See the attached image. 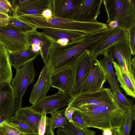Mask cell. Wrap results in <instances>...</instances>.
<instances>
[{
  "label": "cell",
  "mask_w": 135,
  "mask_h": 135,
  "mask_svg": "<svg viewBox=\"0 0 135 135\" xmlns=\"http://www.w3.org/2000/svg\"><path fill=\"white\" fill-rule=\"evenodd\" d=\"M72 120L74 124L76 126L83 127H88L81 113L76 110L72 116Z\"/></svg>",
  "instance_id": "cell-35"
},
{
  "label": "cell",
  "mask_w": 135,
  "mask_h": 135,
  "mask_svg": "<svg viewBox=\"0 0 135 135\" xmlns=\"http://www.w3.org/2000/svg\"><path fill=\"white\" fill-rule=\"evenodd\" d=\"M44 135H55L53 131L50 129V127L46 121V129Z\"/></svg>",
  "instance_id": "cell-43"
},
{
  "label": "cell",
  "mask_w": 135,
  "mask_h": 135,
  "mask_svg": "<svg viewBox=\"0 0 135 135\" xmlns=\"http://www.w3.org/2000/svg\"><path fill=\"white\" fill-rule=\"evenodd\" d=\"M104 53L123 70L133 73L131 64L132 54L128 40L117 42L107 49Z\"/></svg>",
  "instance_id": "cell-9"
},
{
  "label": "cell",
  "mask_w": 135,
  "mask_h": 135,
  "mask_svg": "<svg viewBox=\"0 0 135 135\" xmlns=\"http://www.w3.org/2000/svg\"><path fill=\"white\" fill-rule=\"evenodd\" d=\"M108 26L109 28H114L118 26V23L116 21H113L108 23Z\"/></svg>",
  "instance_id": "cell-45"
},
{
  "label": "cell",
  "mask_w": 135,
  "mask_h": 135,
  "mask_svg": "<svg viewBox=\"0 0 135 135\" xmlns=\"http://www.w3.org/2000/svg\"><path fill=\"white\" fill-rule=\"evenodd\" d=\"M9 17V15L0 13V26H5L8 24V20Z\"/></svg>",
  "instance_id": "cell-39"
},
{
  "label": "cell",
  "mask_w": 135,
  "mask_h": 135,
  "mask_svg": "<svg viewBox=\"0 0 135 135\" xmlns=\"http://www.w3.org/2000/svg\"><path fill=\"white\" fill-rule=\"evenodd\" d=\"M46 114H42L38 127V135H44L45 133L46 125Z\"/></svg>",
  "instance_id": "cell-36"
},
{
  "label": "cell",
  "mask_w": 135,
  "mask_h": 135,
  "mask_svg": "<svg viewBox=\"0 0 135 135\" xmlns=\"http://www.w3.org/2000/svg\"><path fill=\"white\" fill-rule=\"evenodd\" d=\"M16 98L14 95L11 98L8 106L0 115V124L14 116L17 110L15 106Z\"/></svg>",
  "instance_id": "cell-31"
},
{
  "label": "cell",
  "mask_w": 135,
  "mask_h": 135,
  "mask_svg": "<svg viewBox=\"0 0 135 135\" xmlns=\"http://www.w3.org/2000/svg\"><path fill=\"white\" fill-rule=\"evenodd\" d=\"M42 33L52 39L54 42L58 40L66 39L72 41L79 38L86 34L74 31L52 28H41Z\"/></svg>",
  "instance_id": "cell-20"
},
{
  "label": "cell",
  "mask_w": 135,
  "mask_h": 135,
  "mask_svg": "<svg viewBox=\"0 0 135 135\" xmlns=\"http://www.w3.org/2000/svg\"><path fill=\"white\" fill-rule=\"evenodd\" d=\"M56 133L57 135H74L71 133L61 128H59L57 129Z\"/></svg>",
  "instance_id": "cell-41"
},
{
  "label": "cell",
  "mask_w": 135,
  "mask_h": 135,
  "mask_svg": "<svg viewBox=\"0 0 135 135\" xmlns=\"http://www.w3.org/2000/svg\"><path fill=\"white\" fill-rule=\"evenodd\" d=\"M72 98L70 95L59 91L54 95L45 96L30 107L40 114H51L64 107L68 105Z\"/></svg>",
  "instance_id": "cell-8"
},
{
  "label": "cell",
  "mask_w": 135,
  "mask_h": 135,
  "mask_svg": "<svg viewBox=\"0 0 135 135\" xmlns=\"http://www.w3.org/2000/svg\"><path fill=\"white\" fill-rule=\"evenodd\" d=\"M112 130V135H123L121 128H116L113 129Z\"/></svg>",
  "instance_id": "cell-44"
},
{
  "label": "cell",
  "mask_w": 135,
  "mask_h": 135,
  "mask_svg": "<svg viewBox=\"0 0 135 135\" xmlns=\"http://www.w3.org/2000/svg\"><path fill=\"white\" fill-rule=\"evenodd\" d=\"M103 135H112V132L111 129H106L103 130Z\"/></svg>",
  "instance_id": "cell-46"
},
{
  "label": "cell",
  "mask_w": 135,
  "mask_h": 135,
  "mask_svg": "<svg viewBox=\"0 0 135 135\" xmlns=\"http://www.w3.org/2000/svg\"><path fill=\"white\" fill-rule=\"evenodd\" d=\"M107 80L105 72L98 60L93 59L89 74L79 94L100 90Z\"/></svg>",
  "instance_id": "cell-10"
},
{
  "label": "cell",
  "mask_w": 135,
  "mask_h": 135,
  "mask_svg": "<svg viewBox=\"0 0 135 135\" xmlns=\"http://www.w3.org/2000/svg\"><path fill=\"white\" fill-rule=\"evenodd\" d=\"M131 64L132 67V71L133 74L135 75V58L134 57L131 61Z\"/></svg>",
  "instance_id": "cell-47"
},
{
  "label": "cell",
  "mask_w": 135,
  "mask_h": 135,
  "mask_svg": "<svg viewBox=\"0 0 135 135\" xmlns=\"http://www.w3.org/2000/svg\"><path fill=\"white\" fill-rule=\"evenodd\" d=\"M99 42L95 33L86 34L65 45L54 42L50 49L48 64L52 74L63 68L73 66L86 50L90 52Z\"/></svg>",
  "instance_id": "cell-1"
},
{
  "label": "cell",
  "mask_w": 135,
  "mask_h": 135,
  "mask_svg": "<svg viewBox=\"0 0 135 135\" xmlns=\"http://www.w3.org/2000/svg\"><path fill=\"white\" fill-rule=\"evenodd\" d=\"M103 3L107 23L116 21L118 27L127 31L135 23V0H103Z\"/></svg>",
  "instance_id": "cell-4"
},
{
  "label": "cell",
  "mask_w": 135,
  "mask_h": 135,
  "mask_svg": "<svg viewBox=\"0 0 135 135\" xmlns=\"http://www.w3.org/2000/svg\"><path fill=\"white\" fill-rule=\"evenodd\" d=\"M0 130L5 135H25L6 121L0 124Z\"/></svg>",
  "instance_id": "cell-32"
},
{
  "label": "cell",
  "mask_w": 135,
  "mask_h": 135,
  "mask_svg": "<svg viewBox=\"0 0 135 135\" xmlns=\"http://www.w3.org/2000/svg\"><path fill=\"white\" fill-rule=\"evenodd\" d=\"M12 79L9 53L5 47L0 43V83L5 82L10 84Z\"/></svg>",
  "instance_id": "cell-21"
},
{
  "label": "cell",
  "mask_w": 135,
  "mask_h": 135,
  "mask_svg": "<svg viewBox=\"0 0 135 135\" xmlns=\"http://www.w3.org/2000/svg\"><path fill=\"white\" fill-rule=\"evenodd\" d=\"M0 43L9 54L20 52L29 48L26 34L9 24L0 26Z\"/></svg>",
  "instance_id": "cell-7"
},
{
  "label": "cell",
  "mask_w": 135,
  "mask_h": 135,
  "mask_svg": "<svg viewBox=\"0 0 135 135\" xmlns=\"http://www.w3.org/2000/svg\"><path fill=\"white\" fill-rule=\"evenodd\" d=\"M25 51L20 52L9 54L11 66L17 70L30 61H33L40 53L32 50L31 47Z\"/></svg>",
  "instance_id": "cell-22"
},
{
  "label": "cell",
  "mask_w": 135,
  "mask_h": 135,
  "mask_svg": "<svg viewBox=\"0 0 135 135\" xmlns=\"http://www.w3.org/2000/svg\"><path fill=\"white\" fill-rule=\"evenodd\" d=\"M81 113L88 127L102 130L121 128L126 112L119 107L104 105L83 107L76 109Z\"/></svg>",
  "instance_id": "cell-2"
},
{
  "label": "cell",
  "mask_w": 135,
  "mask_h": 135,
  "mask_svg": "<svg viewBox=\"0 0 135 135\" xmlns=\"http://www.w3.org/2000/svg\"><path fill=\"white\" fill-rule=\"evenodd\" d=\"M57 110L51 113V117L49 118L46 117V121L49 126L50 129L53 131L55 128L60 127L63 128L64 127L63 124L60 122L57 118Z\"/></svg>",
  "instance_id": "cell-33"
},
{
  "label": "cell",
  "mask_w": 135,
  "mask_h": 135,
  "mask_svg": "<svg viewBox=\"0 0 135 135\" xmlns=\"http://www.w3.org/2000/svg\"><path fill=\"white\" fill-rule=\"evenodd\" d=\"M92 60L90 51L86 50L73 65L75 81L74 93L72 97L79 94L89 74Z\"/></svg>",
  "instance_id": "cell-12"
},
{
  "label": "cell",
  "mask_w": 135,
  "mask_h": 135,
  "mask_svg": "<svg viewBox=\"0 0 135 135\" xmlns=\"http://www.w3.org/2000/svg\"><path fill=\"white\" fill-rule=\"evenodd\" d=\"M0 8L7 11L8 13L12 12V8L9 0H0Z\"/></svg>",
  "instance_id": "cell-38"
},
{
  "label": "cell",
  "mask_w": 135,
  "mask_h": 135,
  "mask_svg": "<svg viewBox=\"0 0 135 135\" xmlns=\"http://www.w3.org/2000/svg\"><path fill=\"white\" fill-rule=\"evenodd\" d=\"M14 95L10 84L5 82L0 83V115L7 108Z\"/></svg>",
  "instance_id": "cell-24"
},
{
  "label": "cell",
  "mask_w": 135,
  "mask_h": 135,
  "mask_svg": "<svg viewBox=\"0 0 135 135\" xmlns=\"http://www.w3.org/2000/svg\"><path fill=\"white\" fill-rule=\"evenodd\" d=\"M42 114L27 107L17 110L14 117L27 125L35 133L38 134V125Z\"/></svg>",
  "instance_id": "cell-19"
},
{
  "label": "cell",
  "mask_w": 135,
  "mask_h": 135,
  "mask_svg": "<svg viewBox=\"0 0 135 135\" xmlns=\"http://www.w3.org/2000/svg\"><path fill=\"white\" fill-rule=\"evenodd\" d=\"M35 76L33 61L16 70L15 75L10 84L16 99L15 106L17 110L21 108L22 97L28 86L33 83Z\"/></svg>",
  "instance_id": "cell-6"
},
{
  "label": "cell",
  "mask_w": 135,
  "mask_h": 135,
  "mask_svg": "<svg viewBox=\"0 0 135 135\" xmlns=\"http://www.w3.org/2000/svg\"><path fill=\"white\" fill-rule=\"evenodd\" d=\"M112 61L115 70V74L120 87L126 94L133 98L135 97V75L133 73L122 69L115 62Z\"/></svg>",
  "instance_id": "cell-18"
},
{
  "label": "cell",
  "mask_w": 135,
  "mask_h": 135,
  "mask_svg": "<svg viewBox=\"0 0 135 135\" xmlns=\"http://www.w3.org/2000/svg\"><path fill=\"white\" fill-rule=\"evenodd\" d=\"M127 31L119 27L113 28L105 38L90 52L93 59L96 60L99 55H103L105 51L117 42L128 40Z\"/></svg>",
  "instance_id": "cell-15"
},
{
  "label": "cell",
  "mask_w": 135,
  "mask_h": 135,
  "mask_svg": "<svg viewBox=\"0 0 135 135\" xmlns=\"http://www.w3.org/2000/svg\"><path fill=\"white\" fill-rule=\"evenodd\" d=\"M25 135H38V134L34 133H30L25 134Z\"/></svg>",
  "instance_id": "cell-49"
},
{
  "label": "cell",
  "mask_w": 135,
  "mask_h": 135,
  "mask_svg": "<svg viewBox=\"0 0 135 135\" xmlns=\"http://www.w3.org/2000/svg\"><path fill=\"white\" fill-rule=\"evenodd\" d=\"M0 135H5L0 130Z\"/></svg>",
  "instance_id": "cell-50"
},
{
  "label": "cell",
  "mask_w": 135,
  "mask_h": 135,
  "mask_svg": "<svg viewBox=\"0 0 135 135\" xmlns=\"http://www.w3.org/2000/svg\"><path fill=\"white\" fill-rule=\"evenodd\" d=\"M37 28H36L32 31L26 34L27 42L29 47L36 46L40 47L41 49L49 37L42 32L38 31Z\"/></svg>",
  "instance_id": "cell-25"
},
{
  "label": "cell",
  "mask_w": 135,
  "mask_h": 135,
  "mask_svg": "<svg viewBox=\"0 0 135 135\" xmlns=\"http://www.w3.org/2000/svg\"><path fill=\"white\" fill-rule=\"evenodd\" d=\"M41 15L46 18H49L53 17L52 12L50 8L45 10L42 12Z\"/></svg>",
  "instance_id": "cell-40"
},
{
  "label": "cell",
  "mask_w": 135,
  "mask_h": 135,
  "mask_svg": "<svg viewBox=\"0 0 135 135\" xmlns=\"http://www.w3.org/2000/svg\"><path fill=\"white\" fill-rule=\"evenodd\" d=\"M114 100L118 107L126 112L129 109H135L132 101L127 98L121 93L120 89H116L112 92Z\"/></svg>",
  "instance_id": "cell-26"
},
{
  "label": "cell",
  "mask_w": 135,
  "mask_h": 135,
  "mask_svg": "<svg viewBox=\"0 0 135 135\" xmlns=\"http://www.w3.org/2000/svg\"><path fill=\"white\" fill-rule=\"evenodd\" d=\"M22 21L37 28H52L69 30L89 34L108 29L107 24L97 21L86 22L52 17L46 18L41 15H28L21 17Z\"/></svg>",
  "instance_id": "cell-3"
},
{
  "label": "cell",
  "mask_w": 135,
  "mask_h": 135,
  "mask_svg": "<svg viewBox=\"0 0 135 135\" xmlns=\"http://www.w3.org/2000/svg\"><path fill=\"white\" fill-rule=\"evenodd\" d=\"M82 0H51L50 9L53 17L72 20Z\"/></svg>",
  "instance_id": "cell-16"
},
{
  "label": "cell",
  "mask_w": 135,
  "mask_h": 135,
  "mask_svg": "<svg viewBox=\"0 0 135 135\" xmlns=\"http://www.w3.org/2000/svg\"><path fill=\"white\" fill-rule=\"evenodd\" d=\"M52 75L48 64L45 65L30 95L29 101L32 105L46 96L51 86Z\"/></svg>",
  "instance_id": "cell-14"
},
{
  "label": "cell",
  "mask_w": 135,
  "mask_h": 135,
  "mask_svg": "<svg viewBox=\"0 0 135 135\" xmlns=\"http://www.w3.org/2000/svg\"><path fill=\"white\" fill-rule=\"evenodd\" d=\"M104 57L98 60L105 72L108 81L110 86V89L113 92L116 89H120L116 79L113 68V64L111 60L104 53Z\"/></svg>",
  "instance_id": "cell-23"
},
{
  "label": "cell",
  "mask_w": 135,
  "mask_h": 135,
  "mask_svg": "<svg viewBox=\"0 0 135 135\" xmlns=\"http://www.w3.org/2000/svg\"><path fill=\"white\" fill-rule=\"evenodd\" d=\"M51 0H26L13 10V16L19 18L28 15H41L45 9L50 8Z\"/></svg>",
  "instance_id": "cell-17"
},
{
  "label": "cell",
  "mask_w": 135,
  "mask_h": 135,
  "mask_svg": "<svg viewBox=\"0 0 135 135\" xmlns=\"http://www.w3.org/2000/svg\"><path fill=\"white\" fill-rule=\"evenodd\" d=\"M98 105L119 107L114 100L110 89L104 88L98 91L80 94L72 97L68 107L76 109Z\"/></svg>",
  "instance_id": "cell-5"
},
{
  "label": "cell",
  "mask_w": 135,
  "mask_h": 135,
  "mask_svg": "<svg viewBox=\"0 0 135 135\" xmlns=\"http://www.w3.org/2000/svg\"><path fill=\"white\" fill-rule=\"evenodd\" d=\"M51 86L70 95L74 93L75 73L73 66L65 67L52 74Z\"/></svg>",
  "instance_id": "cell-11"
},
{
  "label": "cell",
  "mask_w": 135,
  "mask_h": 135,
  "mask_svg": "<svg viewBox=\"0 0 135 135\" xmlns=\"http://www.w3.org/2000/svg\"><path fill=\"white\" fill-rule=\"evenodd\" d=\"M102 3L103 0H82L80 6L72 20L86 22L97 21Z\"/></svg>",
  "instance_id": "cell-13"
},
{
  "label": "cell",
  "mask_w": 135,
  "mask_h": 135,
  "mask_svg": "<svg viewBox=\"0 0 135 135\" xmlns=\"http://www.w3.org/2000/svg\"><path fill=\"white\" fill-rule=\"evenodd\" d=\"M63 124L64 127L63 129L71 133L74 135H95V131L89 129L87 127L76 126L73 122H70L66 119V124Z\"/></svg>",
  "instance_id": "cell-27"
},
{
  "label": "cell",
  "mask_w": 135,
  "mask_h": 135,
  "mask_svg": "<svg viewBox=\"0 0 135 135\" xmlns=\"http://www.w3.org/2000/svg\"><path fill=\"white\" fill-rule=\"evenodd\" d=\"M135 120V109H129L126 112L122 131L123 135H129L133 120Z\"/></svg>",
  "instance_id": "cell-29"
},
{
  "label": "cell",
  "mask_w": 135,
  "mask_h": 135,
  "mask_svg": "<svg viewBox=\"0 0 135 135\" xmlns=\"http://www.w3.org/2000/svg\"><path fill=\"white\" fill-rule=\"evenodd\" d=\"M6 121L24 134L35 133L34 131L27 125L14 116Z\"/></svg>",
  "instance_id": "cell-30"
},
{
  "label": "cell",
  "mask_w": 135,
  "mask_h": 135,
  "mask_svg": "<svg viewBox=\"0 0 135 135\" xmlns=\"http://www.w3.org/2000/svg\"><path fill=\"white\" fill-rule=\"evenodd\" d=\"M128 36V41L131 54H135V23L132 24L127 31Z\"/></svg>",
  "instance_id": "cell-34"
},
{
  "label": "cell",
  "mask_w": 135,
  "mask_h": 135,
  "mask_svg": "<svg viewBox=\"0 0 135 135\" xmlns=\"http://www.w3.org/2000/svg\"><path fill=\"white\" fill-rule=\"evenodd\" d=\"M0 13H3L6 15H9L8 12L6 10L0 8Z\"/></svg>",
  "instance_id": "cell-48"
},
{
  "label": "cell",
  "mask_w": 135,
  "mask_h": 135,
  "mask_svg": "<svg viewBox=\"0 0 135 135\" xmlns=\"http://www.w3.org/2000/svg\"><path fill=\"white\" fill-rule=\"evenodd\" d=\"M8 22V24L17 28L26 34L32 31L36 28L22 21L19 18L13 16H9Z\"/></svg>",
  "instance_id": "cell-28"
},
{
  "label": "cell",
  "mask_w": 135,
  "mask_h": 135,
  "mask_svg": "<svg viewBox=\"0 0 135 135\" xmlns=\"http://www.w3.org/2000/svg\"><path fill=\"white\" fill-rule=\"evenodd\" d=\"M62 110H58L57 118L59 121L63 124H66V119L63 117L62 113Z\"/></svg>",
  "instance_id": "cell-42"
},
{
  "label": "cell",
  "mask_w": 135,
  "mask_h": 135,
  "mask_svg": "<svg viewBox=\"0 0 135 135\" xmlns=\"http://www.w3.org/2000/svg\"><path fill=\"white\" fill-rule=\"evenodd\" d=\"M76 109L73 108L68 107L65 109L63 113L65 118L69 121L72 122V116Z\"/></svg>",
  "instance_id": "cell-37"
}]
</instances>
